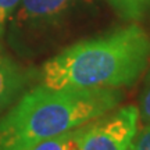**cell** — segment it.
I'll return each mask as SVG.
<instances>
[{"instance_id":"obj_1","label":"cell","mask_w":150,"mask_h":150,"mask_svg":"<svg viewBox=\"0 0 150 150\" xmlns=\"http://www.w3.org/2000/svg\"><path fill=\"white\" fill-rule=\"evenodd\" d=\"M150 61V35L138 24L68 46L39 68V83L52 88L132 86Z\"/></svg>"},{"instance_id":"obj_8","label":"cell","mask_w":150,"mask_h":150,"mask_svg":"<svg viewBox=\"0 0 150 150\" xmlns=\"http://www.w3.org/2000/svg\"><path fill=\"white\" fill-rule=\"evenodd\" d=\"M20 1L21 0H0V53L3 50V42L6 39L11 17L17 10Z\"/></svg>"},{"instance_id":"obj_6","label":"cell","mask_w":150,"mask_h":150,"mask_svg":"<svg viewBox=\"0 0 150 150\" xmlns=\"http://www.w3.org/2000/svg\"><path fill=\"white\" fill-rule=\"evenodd\" d=\"M85 129L86 124L79 128L71 129L65 134L59 135V136L40 140V142L28 146L22 150H81Z\"/></svg>"},{"instance_id":"obj_9","label":"cell","mask_w":150,"mask_h":150,"mask_svg":"<svg viewBox=\"0 0 150 150\" xmlns=\"http://www.w3.org/2000/svg\"><path fill=\"white\" fill-rule=\"evenodd\" d=\"M128 150H150V124H145L138 129Z\"/></svg>"},{"instance_id":"obj_7","label":"cell","mask_w":150,"mask_h":150,"mask_svg":"<svg viewBox=\"0 0 150 150\" xmlns=\"http://www.w3.org/2000/svg\"><path fill=\"white\" fill-rule=\"evenodd\" d=\"M118 14L129 21H140L150 16V0H107Z\"/></svg>"},{"instance_id":"obj_5","label":"cell","mask_w":150,"mask_h":150,"mask_svg":"<svg viewBox=\"0 0 150 150\" xmlns=\"http://www.w3.org/2000/svg\"><path fill=\"white\" fill-rule=\"evenodd\" d=\"M29 82V71L10 57L0 54V115L20 99Z\"/></svg>"},{"instance_id":"obj_2","label":"cell","mask_w":150,"mask_h":150,"mask_svg":"<svg viewBox=\"0 0 150 150\" xmlns=\"http://www.w3.org/2000/svg\"><path fill=\"white\" fill-rule=\"evenodd\" d=\"M122 99L121 89L39 83L24 92L0 118V150H22L79 128L117 108Z\"/></svg>"},{"instance_id":"obj_4","label":"cell","mask_w":150,"mask_h":150,"mask_svg":"<svg viewBox=\"0 0 150 150\" xmlns=\"http://www.w3.org/2000/svg\"><path fill=\"white\" fill-rule=\"evenodd\" d=\"M139 127V110L124 106L86 124L81 150H128Z\"/></svg>"},{"instance_id":"obj_3","label":"cell","mask_w":150,"mask_h":150,"mask_svg":"<svg viewBox=\"0 0 150 150\" xmlns=\"http://www.w3.org/2000/svg\"><path fill=\"white\" fill-rule=\"evenodd\" d=\"M79 0H21L8 24V42L20 56H33L53 28L59 27Z\"/></svg>"},{"instance_id":"obj_10","label":"cell","mask_w":150,"mask_h":150,"mask_svg":"<svg viewBox=\"0 0 150 150\" xmlns=\"http://www.w3.org/2000/svg\"><path fill=\"white\" fill-rule=\"evenodd\" d=\"M138 110H139V121L142 122V125L150 124V76L143 88Z\"/></svg>"}]
</instances>
